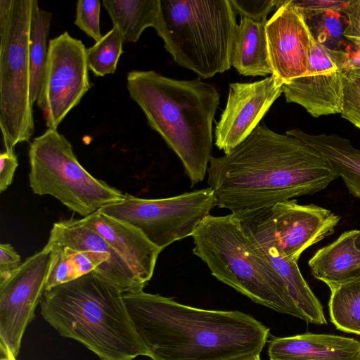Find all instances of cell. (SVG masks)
I'll list each match as a JSON object with an SVG mask.
<instances>
[{
    "label": "cell",
    "instance_id": "7402d4cb",
    "mask_svg": "<svg viewBox=\"0 0 360 360\" xmlns=\"http://www.w3.org/2000/svg\"><path fill=\"white\" fill-rule=\"evenodd\" d=\"M102 4L126 42H136L146 28L157 27L160 0H103Z\"/></svg>",
    "mask_w": 360,
    "mask_h": 360
},
{
    "label": "cell",
    "instance_id": "30bf717a",
    "mask_svg": "<svg viewBox=\"0 0 360 360\" xmlns=\"http://www.w3.org/2000/svg\"><path fill=\"white\" fill-rule=\"evenodd\" d=\"M55 257L45 246L0 279V354L17 358L26 328L46 291Z\"/></svg>",
    "mask_w": 360,
    "mask_h": 360
},
{
    "label": "cell",
    "instance_id": "d6986e66",
    "mask_svg": "<svg viewBox=\"0 0 360 360\" xmlns=\"http://www.w3.org/2000/svg\"><path fill=\"white\" fill-rule=\"evenodd\" d=\"M357 231L342 233L309 260L312 275L326 283L330 290L360 276V251L354 245Z\"/></svg>",
    "mask_w": 360,
    "mask_h": 360
},
{
    "label": "cell",
    "instance_id": "4316f807",
    "mask_svg": "<svg viewBox=\"0 0 360 360\" xmlns=\"http://www.w3.org/2000/svg\"><path fill=\"white\" fill-rule=\"evenodd\" d=\"M99 0H79L76 5V15L74 24L96 42L103 35L101 32Z\"/></svg>",
    "mask_w": 360,
    "mask_h": 360
},
{
    "label": "cell",
    "instance_id": "836d02e7",
    "mask_svg": "<svg viewBox=\"0 0 360 360\" xmlns=\"http://www.w3.org/2000/svg\"><path fill=\"white\" fill-rule=\"evenodd\" d=\"M354 245L356 248L360 251V230L357 231V233L355 236Z\"/></svg>",
    "mask_w": 360,
    "mask_h": 360
},
{
    "label": "cell",
    "instance_id": "5b68a950",
    "mask_svg": "<svg viewBox=\"0 0 360 360\" xmlns=\"http://www.w3.org/2000/svg\"><path fill=\"white\" fill-rule=\"evenodd\" d=\"M192 238L193 254L217 280L254 302L302 319L288 284L232 213L208 215Z\"/></svg>",
    "mask_w": 360,
    "mask_h": 360
},
{
    "label": "cell",
    "instance_id": "ffe728a7",
    "mask_svg": "<svg viewBox=\"0 0 360 360\" xmlns=\"http://www.w3.org/2000/svg\"><path fill=\"white\" fill-rule=\"evenodd\" d=\"M286 133L317 150L343 180L350 194L360 198V150L354 147L349 139L335 134H311L300 129H291Z\"/></svg>",
    "mask_w": 360,
    "mask_h": 360
},
{
    "label": "cell",
    "instance_id": "d4e9b609",
    "mask_svg": "<svg viewBox=\"0 0 360 360\" xmlns=\"http://www.w3.org/2000/svg\"><path fill=\"white\" fill-rule=\"evenodd\" d=\"M124 41L119 30L112 27L99 41L86 49V57L89 70L97 77L113 74L123 53Z\"/></svg>",
    "mask_w": 360,
    "mask_h": 360
},
{
    "label": "cell",
    "instance_id": "52a82bcc",
    "mask_svg": "<svg viewBox=\"0 0 360 360\" xmlns=\"http://www.w3.org/2000/svg\"><path fill=\"white\" fill-rule=\"evenodd\" d=\"M37 0H0V127L5 148L34 131L30 40Z\"/></svg>",
    "mask_w": 360,
    "mask_h": 360
},
{
    "label": "cell",
    "instance_id": "6da1fadb",
    "mask_svg": "<svg viewBox=\"0 0 360 360\" xmlns=\"http://www.w3.org/2000/svg\"><path fill=\"white\" fill-rule=\"evenodd\" d=\"M207 173L215 206L233 214L316 193L338 177L311 146L263 122L231 153L212 156Z\"/></svg>",
    "mask_w": 360,
    "mask_h": 360
},
{
    "label": "cell",
    "instance_id": "e0dca14e",
    "mask_svg": "<svg viewBox=\"0 0 360 360\" xmlns=\"http://www.w3.org/2000/svg\"><path fill=\"white\" fill-rule=\"evenodd\" d=\"M100 234L144 285L153 275L156 262L162 251L134 226L100 211L82 218Z\"/></svg>",
    "mask_w": 360,
    "mask_h": 360
},
{
    "label": "cell",
    "instance_id": "4dcf8cb0",
    "mask_svg": "<svg viewBox=\"0 0 360 360\" xmlns=\"http://www.w3.org/2000/svg\"><path fill=\"white\" fill-rule=\"evenodd\" d=\"M18 166L14 148H5L0 155V192L6 191L12 184Z\"/></svg>",
    "mask_w": 360,
    "mask_h": 360
},
{
    "label": "cell",
    "instance_id": "484cf974",
    "mask_svg": "<svg viewBox=\"0 0 360 360\" xmlns=\"http://www.w3.org/2000/svg\"><path fill=\"white\" fill-rule=\"evenodd\" d=\"M341 117L360 129V72L349 68L344 79Z\"/></svg>",
    "mask_w": 360,
    "mask_h": 360
},
{
    "label": "cell",
    "instance_id": "1f68e13d",
    "mask_svg": "<svg viewBox=\"0 0 360 360\" xmlns=\"http://www.w3.org/2000/svg\"><path fill=\"white\" fill-rule=\"evenodd\" d=\"M20 256L8 243L0 245V279L8 276L21 265Z\"/></svg>",
    "mask_w": 360,
    "mask_h": 360
},
{
    "label": "cell",
    "instance_id": "f546056e",
    "mask_svg": "<svg viewBox=\"0 0 360 360\" xmlns=\"http://www.w3.org/2000/svg\"><path fill=\"white\" fill-rule=\"evenodd\" d=\"M342 13L347 19L343 36L360 46V0H349Z\"/></svg>",
    "mask_w": 360,
    "mask_h": 360
},
{
    "label": "cell",
    "instance_id": "7a4b0ae2",
    "mask_svg": "<svg viewBox=\"0 0 360 360\" xmlns=\"http://www.w3.org/2000/svg\"><path fill=\"white\" fill-rule=\"evenodd\" d=\"M123 299L153 360H231L260 355L268 341L269 329L238 310L199 309L143 290Z\"/></svg>",
    "mask_w": 360,
    "mask_h": 360
},
{
    "label": "cell",
    "instance_id": "83f0119b",
    "mask_svg": "<svg viewBox=\"0 0 360 360\" xmlns=\"http://www.w3.org/2000/svg\"><path fill=\"white\" fill-rule=\"evenodd\" d=\"M349 1L290 0V2L307 22L328 13L342 12Z\"/></svg>",
    "mask_w": 360,
    "mask_h": 360
},
{
    "label": "cell",
    "instance_id": "5bb4252c",
    "mask_svg": "<svg viewBox=\"0 0 360 360\" xmlns=\"http://www.w3.org/2000/svg\"><path fill=\"white\" fill-rule=\"evenodd\" d=\"M265 209L280 252L295 262L307 248L333 234L340 220L330 210L294 199Z\"/></svg>",
    "mask_w": 360,
    "mask_h": 360
},
{
    "label": "cell",
    "instance_id": "9c48e42d",
    "mask_svg": "<svg viewBox=\"0 0 360 360\" xmlns=\"http://www.w3.org/2000/svg\"><path fill=\"white\" fill-rule=\"evenodd\" d=\"M214 207V193L208 186L157 199L140 198L125 193L122 200L98 211L134 226L163 250L175 241L192 236Z\"/></svg>",
    "mask_w": 360,
    "mask_h": 360
},
{
    "label": "cell",
    "instance_id": "8992f818",
    "mask_svg": "<svg viewBox=\"0 0 360 360\" xmlns=\"http://www.w3.org/2000/svg\"><path fill=\"white\" fill-rule=\"evenodd\" d=\"M236 15L229 0H160L155 30L176 63L210 78L231 67Z\"/></svg>",
    "mask_w": 360,
    "mask_h": 360
},
{
    "label": "cell",
    "instance_id": "f1b7e54d",
    "mask_svg": "<svg viewBox=\"0 0 360 360\" xmlns=\"http://www.w3.org/2000/svg\"><path fill=\"white\" fill-rule=\"evenodd\" d=\"M236 15L255 20H266L268 14L278 8L282 0H229Z\"/></svg>",
    "mask_w": 360,
    "mask_h": 360
},
{
    "label": "cell",
    "instance_id": "2e32d148",
    "mask_svg": "<svg viewBox=\"0 0 360 360\" xmlns=\"http://www.w3.org/2000/svg\"><path fill=\"white\" fill-rule=\"evenodd\" d=\"M241 226L288 284L302 319L322 325L327 321L323 307L302 276L297 262L285 257L279 251L265 208L233 214Z\"/></svg>",
    "mask_w": 360,
    "mask_h": 360
},
{
    "label": "cell",
    "instance_id": "4fadbf2b",
    "mask_svg": "<svg viewBox=\"0 0 360 360\" xmlns=\"http://www.w3.org/2000/svg\"><path fill=\"white\" fill-rule=\"evenodd\" d=\"M283 83L274 75L254 82L231 83L214 129L216 146L229 154L244 141L280 97Z\"/></svg>",
    "mask_w": 360,
    "mask_h": 360
},
{
    "label": "cell",
    "instance_id": "d6a6232c",
    "mask_svg": "<svg viewBox=\"0 0 360 360\" xmlns=\"http://www.w3.org/2000/svg\"><path fill=\"white\" fill-rule=\"evenodd\" d=\"M231 360H261V359H260V355L254 354V355L245 356L239 357V358L231 359Z\"/></svg>",
    "mask_w": 360,
    "mask_h": 360
},
{
    "label": "cell",
    "instance_id": "cb8c5ba5",
    "mask_svg": "<svg viewBox=\"0 0 360 360\" xmlns=\"http://www.w3.org/2000/svg\"><path fill=\"white\" fill-rule=\"evenodd\" d=\"M328 308L337 329L360 335V276L330 290Z\"/></svg>",
    "mask_w": 360,
    "mask_h": 360
},
{
    "label": "cell",
    "instance_id": "9a60e30c",
    "mask_svg": "<svg viewBox=\"0 0 360 360\" xmlns=\"http://www.w3.org/2000/svg\"><path fill=\"white\" fill-rule=\"evenodd\" d=\"M266 34L272 75L283 82L304 75L314 35L290 0H282L266 22Z\"/></svg>",
    "mask_w": 360,
    "mask_h": 360
},
{
    "label": "cell",
    "instance_id": "44dd1931",
    "mask_svg": "<svg viewBox=\"0 0 360 360\" xmlns=\"http://www.w3.org/2000/svg\"><path fill=\"white\" fill-rule=\"evenodd\" d=\"M267 20L240 17L232 52L231 66L244 76L272 75L269 61L266 24Z\"/></svg>",
    "mask_w": 360,
    "mask_h": 360
},
{
    "label": "cell",
    "instance_id": "8fae6325",
    "mask_svg": "<svg viewBox=\"0 0 360 360\" xmlns=\"http://www.w3.org/2000/svg\"><path fill=\"white\" fill-rule=\"evenodd\" d=\"M83 42L65 32L49 41L45 70L37 101L48 129H57L91 87Z\"/></svg>",
    "mask_w": 360,
    "mask_h": 360
},
{
    "label": "cell",
    "instance_id": "3957f363",
    "mask_svg": "<svg viewBox=\"0 0 360 360\" xmlns=\"http://www.w3.org/2000/svg\"><path fill=\"white\" fill-rule=\"evenodd\" d=\"M127 87L149 126L181 160L191 186L202 181L212 157V125L220 98L216 86L200 79L132 70Z\"/></svg>",
    "mask_w": 360,
    "mask_h": 360
},
{
    "label": "cell",
    "instance_id": "d590c367",
    "mask_svg": "<svg viewBox=\"0 0 360 360\" xmlns=\"http://www.w3.org/2000/svg\"><path fill=\"white\" fill-rule=\"evenodd\" d=\"M0 360H17V359H11V358H8V357L1 356Z\"/></svg>",
    "mask_w": 360,
    "mask_h": 360
},
{
    "label": "cell",
    "instance_id": "603a6c76",
    "mask_svg": "<svg viewBox=\"0 0 360 360\" xmlns=\"http://www.w3.org/2000/svg\"><path fill=\"white\" fill-rule=\"evenodd\" d=\"M51 18L50 12L40 8L39 3L36 4L30 40V96L33 105L38 99L43 81Z\"/></svg>",
    "mask_w": 360,
    "mask_h": 360
},
{
    "label": "cell",
    "instance_id": "277c9868",
    "mask_svg": "<svg viewBox=\"0 0 360 360\" xmlns=\"http://www.w3.org/2000/svg\"><path fill=\"white\" fill-rule=\"evenodd\" d=\"M40 307L44 319L60 335L79 342L101 360L149 356L123 293L95 271L46 290Z\"/></svg>",
    "mask_w": 360,
    "mask_h": 360
},
{
    "label": "cell",
    "instance_id": "ac0fdd59",
    "mask_svg": "<svg viewBox=\"0 0 360 360\" xmlns=\"http://www.w3.org/2000/svg\"><path fill=\"white\" fill-rule=\"evenodd\" d=\"M269 360H360V342L331 334H304L272 338Z\"/></svg>",
    "mask_w": 360,
    "mask_h": 360
},
{
    "label": "cell",
    "instance_id": "7c38bea8",
    "mask_svg": "<svg viewBox=\"0 0 360 360\" xmlns=\"http://www.w3.org/2000/svg\"><path fill=\"white\" fill-rule=\"evenodd\" d=\"M347 60L346 52L313 37L306 74L283 84L286 102L300 105L315 118L340 114Z\"/></svg>",
    "mask_w": 360,
    "mask_h": 360
},
{
    "label": "cell",
    "instance_id": "e575fe53",
    "mask_svg": "<svg viewBox=\"0 0 360 360\" xmlns=\"http://www.w3.org/2000/svg\"><path fill=\"white\" fill-rule=\"evenodd\" d=\"M349 69H351L352 70H353L354 72H360V66L350 67Z\"/></svg>",
    "mask_w": 360,
    "mask_h": 360
},
{
    "label": "cell",
    "instance_id": "ba28073f",
    "mask_svg": "<svg viewBox=\"0 0 360 360\" xmlns=\"http://www.w3.org/2000/svg\"><path fill=\"white\" fill-rule=\"evenodd\" d=\"M30 186L37 195H49L86 217L120 201L125 194L91 175L79 162L70 142L48 129L29 148Z\"/></svg>",
    "mask_w": 360,
    "mask_h": 360
}]
</instances>
